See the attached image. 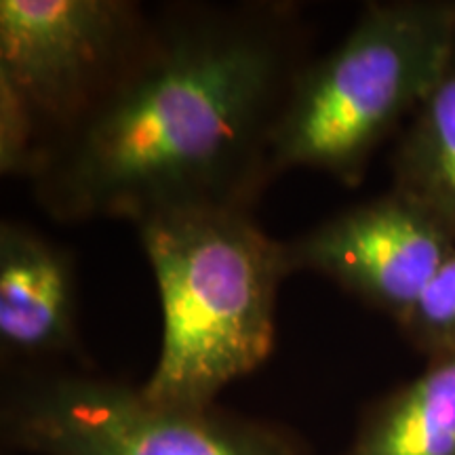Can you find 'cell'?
I'll return each mask as SVG.
<instances>
[{
  "mask_svg": "<svg viewBox=\"0 0 455 455\" xmlns=\"http://www.w3.org/2000/svg\"><path fill=\"white\" fill-rule=\"evenodd\" d=\"M455 51V3L367 4L339 44L306 61L272 135L275 175L315 169L355 186L373 150L418 112Z\"/></svg>",
  "mask_w": 455,
  "mask_h": 455,
  "instance_id": "3",
  "label": "cell"
},
{
  "mask_svg": "<svg viewBox=\"0 0 455 455\" xmlns=\"http://www.w3.org/2000/svg\"><path fill=\"white\" fill-rule=\"evenodd\" d=\"M398 325L428 358L455 352V251Z\"/></svg>",
  "mask_w": 455,
  "mask_h": 455,
  "instance_id": "10",
  "label": "cell"
},
{
  "mask_svg": "<svg viewBox=\"0 0 455 455\" xmlns=\"http://www.w3.org/2000/svg\"><path fill=\"white\" fill-rule=\"evenodd\" d=\"M3 435L34 455H299L266 426L161 407L140 388L81 373L17 382L4 396Z\"/></svg>",
  "mask_w": 455,
  "mask_h": 455,
  "instance_id": "4",
  "label": "cell"
},
{
  "mask_svg": "<svg viewBox=\"0 0 455 455\" xmlns=\"http://www.w3.org/2000/svg\"><path fill=\"white\" fill-rule=\"evenodd\" d=\"M455 251V238L392 190L284 243L289 272H316L398 323Z\"/></svg>",
  "mask_w": 455,
  "mask_h": 455,
  "instance_id": "6",
  "label": "cell"
},
{
  "mask_svg": "<svg viewBox=\"0 0 455 455\" xmlns=\"http://www.w3.org/2000/svg\"><path fill=\"white\" fill-rule=\"evenodd\" d=\"M295 9L175 4L101 100L41 150L30 181L61 221L180 209L249 212L272 169V135L304 68Z\"/></svg>",
  "mask_w": 455,
  "mask_h": 455,
  "instance_id": "1",
  "label": "cell"
},
{
  "mask_svg": "<svg viewBox=\"0 0 455 455\" xmlns=\"http://www.w3.org/2000/svg\"><path fill=\"white\" fill-rule=\"evenodd\" d=\"M150 21L152 15L133 0L0 3V81L36 116L41 150L116 83Z\"/></svg>",
  "mask_w": 455,
  "mask_h": 455,
  "instance_id": "5",
  "label": "cell"
},
{
  "mask_svg": "<svg viewBox=\"0 0 455 455\" xmlns=\"http://www.w3.org/2000/svg\"><path fill=\"white\" fill-rule=\"evenodd\" d=\"M76 268L68 249L20 221L0 226V350L60 356L76 346Z\"/></svg>",
  "mask_w": 455,
  "mask_h": 455,
  "instance_id": "7",
  "label": "cell"
},
{
  "mask_svg": "<svg viewBox=\"0 0 455 455\" xmlns=\"http://www.w3.org/2000/svg\"><path fill=\"white\" fill-rule=\"evenodd\" d=\"M135 228L163 312L161 352L141 395L209 411L275 348L278 287L291 275L284 243L243 209H180Z\"/></svg>",
  "mask_w": 455,
  "mask_h": 455,
  "instance_id": "2",
  "label": "cell"
},
{
  "mask_svg": "<svg viewBox=\"0 0 455 455\" xmlns=\"http://www.w3.org/2000/svg\"><path fill=\"white\" fill-rule=\"evenodd\" d=\"M346 455H455V352L384 398Z\"/></svg>",
  "mask_w": 455,
  "mask_h": 455,
  "instance_id": "8",
  "label": "cell"
},
{
  "mask_svg": "<svg viewBox=\"0 0 455 455\" xmlns=\"http://www.w3.org/2000/svg\"><path fill=\"white\" fill-rule=\"evenodd\" d=\"M395 167V190L424 207L455 238V51L411 116Z\"/></svg>",
  "mask_w": 455,
  "mask_h": 455,
  "instance_id": "9",
  "label": "cell"
}]
</instances>
